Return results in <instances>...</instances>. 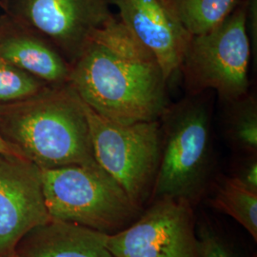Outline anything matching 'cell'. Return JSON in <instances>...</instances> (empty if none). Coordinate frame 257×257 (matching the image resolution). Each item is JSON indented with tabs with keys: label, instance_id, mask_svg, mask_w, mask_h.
<instances>
[{
	"label": "cell",
	"instance_id": "10",
	"mask_svg": "<svg viewBox=\"0 0 257 257\" xmlns=\"http://www.w3.org/2000/svg\"><path fill=\"white\" fill-rule=\"evenodd\" d=\"M113 6L120 21L154 55L170 82L179 73L192 37L170 0H113Z\"/></svg>",
	"mask_w": 257,
	"mask_h": 257
},
{
	"label": "cell",
	"instance_id": "20",
	"mask_svg": "<svg viewBox=\"0 0 257 257\" xmlns=\"http://www.w3.org/2000/svg\"><path fill=\"white\" fill-rule=\"evenodd\" d=\"M0 154L22 157L17 149H15L12 145H10L9 143H7L1 137H0Z\"/></svg>",
	"mask_w": 257,
	"mask_h": 257
},
{
	"label": "cell",
	"instance_id": "2",
	"mask_svg": "<svg viewBox=\"0 0 257 257\" xmlns=\"http://www.w3.org/2000/svg\"><path fill=\"white\" fill-rule=\"evenodd\" d=\"M0 137L40 169L97 164L84 103L70 83L0 104Z\"/></svg>",
	"mask_w": 257,
	"mask_h": 257
},
{
	"label": "cell",
	"instance_id": "21",
	"mask_svg": "<svg viewBox=\"0 0 257 257\" xmlns=\"http://www.w3.org/2000/svg\"><path fill=\"white\" fill-rule=\"evenodd\" d=\"M2 24H3V19H0V31H1V28H2Z\"/></svg>",
	"mask_w": 257,
	"mask_h": 257
},
{
	"label": "cell",
	"instance_id": "6",
	"mask_svg": "<svg viewBox=\"0 0 257 257\" xmlns=\"http://www.w3.org/2000/svg\"><path fill=\"white\" fill-rule=\"evenodd\" d=\"M84 103V102H83ZM95 161L144 209L151 199L160 160L159 119L121 124L96 113L85 103Z\"/></svg>",
	"mask_w": 257,
	"mask_h": 257
},
{
	"label": "cell",
	"instance_id": "3",
	"mask_svg": "<svg viewBox=\"0 0 257 257\" xmlns=\"http://www.w3.org/2000/svg\"><path fill=\"white\" fill-rule=\"evenodd\" d=\"M159 122L161 154L150 201L173 198L195 208L214 183L211 102L206 92L187 94L169 104Z\"/></svg>",
	"mask_w": 257,
	"mask_h": 257
},
{
	"label": "cell",
	"instance_id": "9",
	"mask_svg": "<svg viewBox=\"0 0 257 257\" xmlns=\"http://www.w3.org/2000/svg\"><path fill=\"white\" fill-rule=\"evenodd\" d=\"M50 219L40 168L24 157L0 154V257L15 256L21 238Z\"/></svg>",
	"mask_w": 257,
	"mask_h": 257
},
{
	"label": "cell",
	"instance_id": "12",
	"mask_svg": "<svg viewBox=\"0 0 257 257\" xmlns=\"http://www.w3.org/2000/svg\"><path fill=\"white\" fill-rule=\"evenodd\" d=\"M104 233L77 224L51 218L19 241L18 257H114L106 247Z\"/></svg>",
	"mask_w": 257,
	"mask_h": 257
},
{
	"label": "cell",
	"instance_id": "7",
	"mask_svg": "<svg viewBox=\"0 0 257 257\" xmlns=\"http://www.w3.org/2000/svg\"><path fill=\"white\" fill-rule=\"evenodd\" d=\"M196 222L191 204L157 198L127 228L103 240L114 257H202Z\"/></svg>",
	"mask_w": 257,
	"mask_h": 257
},
{
	"label": "cell",
	"instance_id": "14",
	"mask_svg": "<svg viewBox=\"0 0 257 257\" xmlns=\"http://www.w3.org/2000/svg\"><path fill=\"white\" fill-rule=\"evenodd\" d=\"M210 206L239 223L257 241V193H250L233 183L229 177L213 183Z\"/></svg>",
	"mask_w": 257,
	"mask_h": 257
},
{
	"label": "cell",
	"instance_id": "15",
	"mask_svg": "<svg viewBox=\"0 0 257 257\" xmlns=\"http://www.w3.org/2000/svg\"><path fill=\"white\" fill-rule=\"evenodd\" d=\"M243 0H170L184 27L191 36L216 27Z\"/></svg>",
	"mask_w": 257,
	"mask_h": 257
},
{
	"label": "cell",
	"instance_id": "4",
	"mask_svg": "<svg viewBox=\"0 0 257 257\" xmlns=\"http://www.w3.org/2000/svg\"><path fill=\"white\" fill-rule=\"evenodd\" d=\"M51 218L113 234L143 211L98 164L40 169Z\"/></svg>",
	"mask_w": 257,
	"mask_h": 257
},
{
	"label": "cell",
	"instance_id": "18",
	"mask_svg": "<svg viewBox=\"0 0 257 257\" xmlns=\"http://www.w3.org/2000/svg\"><path fill=\"white\" fill-rule=\"evenodd\" d=\"M228 177L241 188L257 193V154H238Z\"/></svg>",
	"mask_w": 257,
	"mask_h": 257
},
{
	"label": "cell",
	"instance_id": "5",
	"mask_svg": "<svg viewBox=\"0 0 257 257\" xmlns=\"http://www.w3.org/2000/svg\"><path fill=\"white\" fill-rule=\"evenodd\" d=\"M251 48L247 29L246 0L220 24L192 36L179 68L187 94L214 91L221 101L248 93Z\"/></svg>",
	"mask_w": 257,
	"mask_h": 257
},
{
	"label": "cell",
	"instance_id": "19",
	"mask_svg": "<svg viewBox=\"0 0 257 257\" xmlns=\"http://www.w3.org/2000/svg\"><path fill=\"white\" fill-rule=\"evenodd\" d=\"M247 29L251 48V55L257 56V0H246Z\"/></svg>",
	"mask_w": 257,
	"mask_h": 257
},
{
	"label": "cell",
	"instance_id": "17",
	"mask_svg": "<svg viewBox=\"0 0 257 257\" xmlns=\"http://www.w3.org/2000/svg\"><path fill=\"white\" fill-rule=\"evenodd\" d=\"M196 230L202 257H246L230 235L207 217L197 218Z\"/></svg>",
	"mask_w": 257,
	"mask_h": 257
},
{
	"label": "cell",
	"instance_id": "13",
	"mask_svg": "<svg viewBox=\"0 0 257 257\" xmlns=\"http://www.w3.org/2000/svg\"><path fill=\"white\" fill-rule=\"evenodd\" d=\"M224 135L238 154H257V98L248 92L231 101L223 102Z\"/></svg>",
	"mask_w": 257,
	"mask_h": 257
},
{
	"label": "cell",
	"instance_id": "8",
	"mask_svg": "<svg viewBox=\"0 0 257 257\" xmlns=\"http://www.w3.org/2000/svg\"><path fill=\"white\" fill-rule=\"evenodd\" d=\"M113 0H6L8 19L45 38L74 64L97 30L114 17Z\"/></svg>",
	"mask_w": 257,
	"mask_h": 257
},
{
	"label": "cell",
	"instance_id": "11",
	"mask_svg": "<svg viewBox=\"0 0 257 257\" xmlns=\"http://www.w3.org/2000/svg\"><path fill=\"white\" fill-rule=\"evenodd\" d=\"M0 59L48 85L69 83L71 65L45 38L3 19L0 31Z\"/></svg>",
	"mask_w": 257,
	"mask_h": 257
},
{
	"label": "cell",
	"instance_id": "22",
	"mask_svg": "<svg viewBox=\"0 0 257 257\" xmlns=\"http://www.w3.org/2000/svg\"><path fill=\"white\" fill-rule=\"evenodd\" d=\"M13 257H18V256H16V255H15V256H13Z\"/></svg>",
	"mask_w": 257,
	"mask_h": 257
},
{
	"label": "cell",
	"instance_id": "1",
	"mask_svg": "<svg viewBox=\"0 0 257 257\" xmlns=\"http://www.w3.org/2000/svg\"><path fill=\"white\" fill-rule=\"evenodd\" d=\"M69 83L88 107L121 124L158 120L170 104L161 67L118 17L95 32Z\"/></svg>",
	"mask_w": 257,
	"mask_h": 257
},
{
	"label": "cell",
	"instance_id": "16",
	"mask_svg": "<svg viewBox=\"0 0 257 257\" xmlns=\"http://www.w3.org/2000/svg\"><path fill=\"white\" fill-rule=\"evenodd\" d=\"M47 86L37 77L0 59V104L27 98Z\"/></svg>",
	"mask_w": 257,
	"mask_h": 257
}]
</instances>
